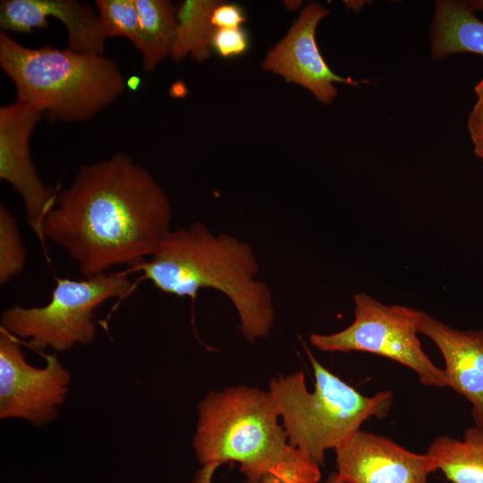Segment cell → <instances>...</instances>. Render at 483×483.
Listing matches in <instances>:
<instances>
[{"label": "cell", "mask_w": 483, "mask_h": 483, "mask_svg": "<svg viewBox=\"0 0 483 483\" xmlns=\"http://www.w3.org/2000/svg\"><path fill=\"white\" fill-rule=\"evenodd\" d=\"M172 207L162 187L126 153L83 165L58 193L43 221L46 240L86 277L114 266L135 268L171 230Z\"/></svg>", "instance_id": "obj_1"}, {"label": "cell", "mask_w": 483, "mask_h": 483, "mask_svg": "<svg viewBox=\"0 0 483 483\" xmlns=\"http://www.w3.org/2000/svg\"><path fill=\"white\" fill-rule=\"evenodd\" d=\"M135 268L166 293L195 299L201 289L222 292L234 306L249 342L267 336L273 327V297L257 279V256L233 235L214 234L200 222L170 230L149 259Z\"/></svg>", "instance_id": "obj_2"}, {"label": "cell", "mask_w": 483, "mask_h": 483, "mask_svg": "<svg viewBox=\"0 0 483 483\" xmlns=\"http://www.w3.org/2000/svg\"><path fill=\"white\" fill-rule=\"evenodd\" d=\"M270 394L247 386L210 392L198 404L192 445L202 465L233 462L248 483H319V466L289 444Z\"/></svg>", "instance_id": "obj_3"}, {"label": "cell", "mask_w": 483, "mask_h": 483, "mask_svg": "<svg viewBox=\"0 0 483 483\" xmlns=\"http://www.w3.org/2000/svg\"><path fill=\"white\" fill-rule=\"evenodd\" d=\"M0 66L13 80L17 99L41 109L52 121L89 120L127 88L117 64L104 55L28 47L3 30Z\"/></svg>", "instance_id": "obj_4"}, {"label": "cell", "mask_w": 483, "mask_h": 483, "mask_svg": "<svg viewBox=\"0 0 483 483\" xmlns=\"http://www.w3.org/2000/svg\"><path fill=\"white\" fill-rule=\"evenodd\" d=\"M315 376L314 391L296 371L269 383L273 401L284 421L291 445L318 466L327 449H336L371 418H385L392 405L391 391L366 396L325 368L304 345Z\"/></svg>", "instance_id": "obj_5"}, {"label": "cell", "mask_w": 483, "mask_h": 483, "mask_svg": "<svg viewBox=\"0 0 483 483\" xmlns=\"http://www.w3.org/2000/svg\"><path fill=\"white\" fill-rule=\"evenodd\" d=\"M131 287L125 273H102L83 280L57 278L47 304L5 309L2 328L27 339L34 349L64 352L91 343L97 331L95 309L109 299L123 297Z\"/></svg>", "instance_id": "obj_6"}, {"label": "cell", "mask_w": 483, "mask_h": 483, "mask_svg": "<svg viewBox=\"0 0 483 483\" xmlns=\"http://www.w3.org/2000/svg\"><path fill=\"white\" fill-rule=\"evenodd\" d=\"M354 320L334 334H311V344L322 352H364L402 364L425 386L449 387L445 369L423 351L418 337L420 310L385 305L366 292L354 297Z\"/></svg>", "instance_id": "obj_7"}, {"label": "cell", "mask_w": 483, "mask_h": 483, "mask_svg": "<svg viewBox=\"0 0 483 483\" xmlns=\"http://www.w3.org/2000/svg\"><path fill=\"white\" fill-rule=\"evenodd\" d=\"M71 376L54 354L46 366L29 364L15 336L0 333V418H19L44 425L57 415L68 392Z\"/></svg>", "instance_id": "obj_8"}, {"label": "cell", "mask_w": 483, "mask_h": 483, "mask_svg": "<svg viewBox=\"0 0 483 483\" xmlns=\"http://www.w3.org/2000/svg\"><path fill=\"white\" fill-rule=\"evenodd\" d=\"M44 114L18 99L0 107V178L21 195L27 221L43 246V221L58 196L57 191L41 181L30 150V136Z\"/></svg>", "instance_id": "obj_9"}, {"label": "cell", "mask_w": 483, "mask_h": 483, "mask_svg": "<svg viewBox=\"0 0 483 483\" xmlns=\"http://www.w3.org/2000/svg\"><path fill=\"white\" fill-rule=\"evenodd\" d=\"M336 472L346 483H428L435 460L386 436L360 430L335 449Z\"/></svg>", "instance_id": "obj_10"}, {"label": "cell", "mask_w": 483, "mask_h": 483, "mask_svg": "<svg viewBox=\"0 0 483 483\" xmlns=\"http://www.w3.org/2000/svg\"><path fill=\"white\" fill-rule=\"evenodd\" d=\"M329 11L318 3H309L286 36L267 55L262 68L309 89L318 101L330 104L338 91L333 82L352 86L363 83L343 78L331 71L316 42V28Z\"/></svg>", "instance_id": "obj_11"}, {"label": "cell", "mask_w": 483, "mask_h": 483, "mask_svg": "<svg viewBox=\"0 0 483 483\" xmlns=\"http://www.w3.org/2000/svg\"><path fill=\"white\" fill-rule=\"evenodd\" d=\"M59 20L66 28L67 49L87 55H104L106 37L98 14L87 2L77 0H3L0 27L16 33L46 29L47 18Z\"/></svg>", "instance_id": "obj_12"}, {"label": "cell", "mask_w": 483, "mask_h": 483, "mask_svg": "<svg viewBox=\"0 0 483 483\" xmlns=\"http://www.w3.org/2000/svg\"><path fill=\"white\" fill-rule=\"evenodd\" d=\"M418 331L437 346L449 387L470 402L474 427L483 430V328L456 329L420 310Z\"/></svg>", "instance_id": "obj_13"}, {"label": "cell", "mask_w": 483, "mask_h": 483, "mask_svg": "<svg viewBox=\"0 0 483 483\" xmlns=\"http://www.w3.org/2000/svg\"><path fill=\"white\" fill-rule=\"evenodd\" d=\"M431 38L434 60L459 53L483 55V21L467 1H436Z\"/></svg>", "instance_id": "obj_14"}, {"label": "cell", "mask_w": 483, "mask_h": 483, "mask_svg": "<svg viewBox=\"0 0 483 483\" xmlns=\"http://www.w3.org/2000/svg\"><path fill=\"white\" fill-rule=\"evenodd\" d=\"M427 453L451 483H483V430L468 428L462 439L436 436Z\"/></svg>", "instance_id": "obj_15"}, {"label": "cell", "mask_w": 483, "mask_h": 483, "mask_svg": "<svg viewBox=\"0 0 483 483\" xmlns=\"http://www.w3.org/2000/svg\"><path fill=\"white\" fill-rule=\"evenodd\" d=\"M140 30L139 51L145 72L172 55L177 27V8L168 0H134Z\"/></svg>", "instance_id": "obj_16"}, {"label": "cell", "mask_w": 483, "mask_h": 483, "mask_svg": "<svg viewBox=\"0 0 483 483\" xmlns=\"http://www.w3.org/2000/svg\"><path fill=\"white\" fill-rule=\"evenodd\" d=\"M218 1L186 0L177 9V27L172 58L179 61L191 55L197 61L208 58L216 28L211 14Z\"/></svg>", "instance_id": "obj_17"}, {"label": "cell", "mask_w": 483, "mask_h": 483, "mask_svg": "<svg viewBox=\"0 0 483 483\" xmlns=\"http://www.w3.org/2000/svg\"><path fill=\"white\" fill-rule=\"evenodd\" d=\"M97 14L106 37H124L139 50V17L134 0H97Z\"/></svg>", "instance_id": "obj_18"}, {"label": "cell", "mask_w": 483, "mask_h": 483, "mask_svg": "<svg viewBox=\"0 0 483 483\" xmlns=\"http://www.w3.org/2000/svg\"><path fill=\"white\" fill-rule=\"evenodd\" d=\"M26 250L13 214L0 206V284H5L21 273L26 263Z\"/></svg>", "instance_id": "obj_19"}, {"label": "cell", "mask_w": 483, "mask_h": 483, "mask_svg": "<svg viewBox=\"0 0 483 483\" xmlns=\"http://www.w3.org/2000/svg\"><path fill=\"white\" fill-rule=\"evenodd\" d=\"M249 42L247 32L241 27L216 29L211 48L220 56L229 58L244 54L249 48Z\"/></svg>", "instance_id": "obj_20"}, {"label": "cell", "mask_w": 483, "mask_h": 483, "mask_svg": "<svg viewBox=\"0 0 483 483\" xmlns=\"http://www.w3.org/2000/svg\"><path fill=\"white\" fill-rule=\"evenodd\" d=\"M245 21L242 8L236 4L218 1L211 14V23L216 29L240 28Z\"/></svg>", "instance_id": "obj_21"}, {"label": "cell", "mask_w": 483, "mask_h": 483, "mask_svg": "<svg viewBox=\"0 0 483 483\" xmlns=\"http://www.w3.org/2000/svg\"><path fill=\"white\" fill-rule=\"evenodd\" d=\"M468 129L475 155L483 160V102L475 104L468 120Z\"/></svg>", "instance_id": "obj_22"}, {"label": "cell", "mask_w": 483, "mask_h": 483, "mask_svg": "<svg viewBox=\"0 0 483 483\" xmlns=\"http://www.w3.org/2000/svg\"><path fill=\"white\" fill-rule=\"evenodd\" d=\"M219 467L217 464H207L197 471L193 483H213V476L215 471ZM262 483H283L280 479L275 477L267 478Z\"/></svg>", "instance_id": "obj_23"}, {"label": "cell", "mask_w": 483, "mask_h": 483, "mask_svg": "<svg viewBox=\"0 0 483 483\" xmlns=\"http://www.w3.org/2000/svg\"><path fill=\"white\" fill-rule=\"evenodd\" d=\"M319 483H346V482L335 471V472L330 473L326 480Z\"/></svg>", "instance_id": "obj_24"}, {"label": "cell", "mask_w": 483, "mask_h": 483, "mask_svg": "<svg viewBox=\"0 0 483 483\" xmlns=\"http://www.w3.org/2000/svg\"><path fill=\"white\" fill-rule=\"evenodd\" d=\"M140 83V79L138 78L137 76H131L126 81L127 87L133 90L138 89Z\"/></svg>", "instance_id": "obj_25"}, {"label": "cell", "mask_w": 483, "mask_h": 483, "mask_svg": "<svg viewBox=\"0 0 483 483\" xmlns=\"http://www.w3.org/2000/svg\"><path fill=\"white\" fill-rule=\"evenodd\" d=\"M467 2L474 11H480L483 13V0H470Z\"/></svg>", "instance_id": "obj_26"}, {"label": "cell", "mask_w": 483, "mask_h": 483, "mask_svg": "<svg viewBox=\"0 0 483 483\" xmlns=\"http://www.w3.org/2000/svg\"><path fill=\"white\" fill-rule=\"evenodd\" d=\"M475 92L478 96V100L483 102V78L482 80L475 86Z\"/></svg>", "instance_id": "obj_27"}, {"label": "cell", "mask_w": 483, "mask_h": 483, "mask_svg": "<svg viewBox=\"0 0 483 483\" xmlns=\"http://www.w3.org/2000/svg\"><path fill=\"white\" fill-rule=\"evenodd\" d=\"M446 483H451V482H446Z\"/></svg>", "instance_id": "obj_28"}]
</instances>
